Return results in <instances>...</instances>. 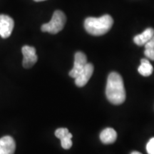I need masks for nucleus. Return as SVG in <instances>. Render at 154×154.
Masks as SVG:
<instances>
[{"mask_svg": "<svg viewBox=\"0 0 154 154\" xmlns=\"http://www.w3.org/2000/svg\"><path fill=\"white\" fill-rule=\"evenodd\" d=\"M113 24V18L110 15L105 14L99 18L88 17L84 21V28L89 34L101 36L106 34Z\"/></svg>", "mask_w": 154, "mask_h": 154, "instance_id": "2", "label": "nucleus"}, {"mask_svg": "<svg viewBox=\"0 0 154 154\" xmlns=\"http://www.w3.org/2000/svg\"><path fill=\"white\" fill-rule=\"evenodd\" d=\"M66 22V17L64 13L60 10H57L54 12L51 21L42 25L41 29L43 32H49L52 34H57L63 29Z\"/></svg>", "mask_w": 154, "mask_h": 154, "instance_id": "3", "label": "nucleus"}, {"mask_svg": "<svg viewBox=\"0 0 154 154\" xmlns=\"http://www.w3.org/2000/svg\"><path fill=\"white\" fill-rule=\"evenodd\" d=\"M154 36V29L153 28H147L141 34L135 36L134 42L138 46H143Z\"/></svg>", "mask_w": 154, "mask_h": 154, "instance_id": "9", "label": "nucleus"}, {"mask_svg": "<svg viewBox=\"0 0 154 154\" xmlns=\"http://www.w3.org/2000/svg\"><path fill=\"white\" fill-rule=\"evenodd\" d=\"M16 144L12 137L6 136L0 138V154H14Z\"/></svg>", "mask_w": 154, "mask_h": 154, "instance_id": "8", "label": "nucleus"}, {"mask_svg": "<svg viewBox=\"0 0 154 154\" xmlns=\"http://www.w3.org/2000/svg\"><path fill=\"white\" fill-rule=\"evenodd\" d=\"M34 1H35V2H43V1H45V0H34Z\"/></svg>", "mask_w": 154, "mask_h": 154, "instance_id": "17", "label": "nucleus"}, {"mask_svg": "<svg viewBox=\"0 0 154 154\" xmlns=\"http://www.w3.org/2000/svg\"><path fill=\"white\" fill-rule=\"evenodd\" d=\"M148 154H154V137L151 138L146 145Z\"/></svg>", "mask_w": 154, "mask_h": 154, "instance_id": "15", "label": "nucleus"}, {"mask_svg": "<svg viewBox=\"0 0 154 154\" xmlns=\"http://www.w3.org/2000/svg\"><path fill=\"white\" fill-rule=\"evenodd\" d=\"M72 134H69L67 136H64L62 138H61V145L62 146L63 149H69L72 146Z\"/></svg>", "mask_w": 154, "mask_h": 154, "instance_id": "13", "label": "nucleus"}, {"mask_svg": "<svg viewBox=\"0 0 154 154\" xmlns=\"http://www.w3.org/2000/svg\"><path fill=\"white\" fill-rule=\"evenodd\" d=\"M69 134V130L66 128H58V129L56 130L55 131V136H57L58 138H59V139H61V138L64 137V136H67Z\"/></svg>", "mask_w": 154, "mask_h": 154, "instance_id": "14", "label": "nucleus"}, {"mask_svg": "<svg viewBox=\"0 0 154 154\" xmlns=\"http://www.w3.org/2000/svg\"><path fill=\"white\" fill-rule=\"evenodd\" d=\"M87 63V57L82 51H77L74 56V67L69 72V76L76 79Z\"/></svg>", "mask_w": 154, "mask_h": 154, "instance_id": "4", "label": "nucleus"}, {"mask_svg": "<svg viewBox=\"0 0 154 154\" xmlns=\"http://www.w3.org/2000/svg\"><path fill=\"white\" fill-rule=\"evenodd\" d=\"M131 154H142V153H140V152H138V151H133Z\"/></svg>", "mask_w": 154, "mask_h": 154, "instance_id": "16", "label": "nucleus"}, {"mask_svg": "<svg viewBox=\"0 0 154 154\" xmlns=\"http://www.w3.org/2000/svg\"><path fill=\"white\" fill-rule=\"evenodd\" d=\"M144 46H145L144 54L148 59L154 61V36Z\"/></svg>", "mask_w": 154, "mask_h": 154, "instance_id": "12", "label": "nucleus"}, {"mask_svg": "<svg viewBox=\"0 0 154 154\" xmlns=\"http://www.w3.org/2000/svg\"><path fill=\"white\" fill-rule=\"evenodd\" d=\"M138 72L143 76H149L153 73V68L150 61L146 59H142L140 60V65L138 66Z\"/></svg>", "mask_w": 154, "mask_h": 154, "instance_id": "11", "label": "nucleus"}, {"mask_svg": "<svg viewBox=\"0 0 154 154\" xmlns=\"http://www.w3.org/2000/svg\"><path fill=\"white\" fill-rule=\"evenodd\" d=\"M117 138V133L112 128H106L100 134V140L104 144L114 143Z\"/></svg>", "mask_w": 154, "mask_h": 154, "instance_id": "10", "label": "nucleus"}, {"mask_svg": "<svg viewBox=\"0 0 154 154\" xmlns=\"http://www.w3.org/2000/svg\"><path fill=\"white\" fill-rule=\"evenodd\" d=\"M22 51L24 56L22 62L23 66L26 69L33 66L38 60L37 55L36 54L35 48L29 47V46H24L22 49Z\"/></svg>", "mask_w": 154, "mask_h": 154, "instance_id": "5", "label": "nucleus"}, {"mask_svg": "<svg viewBox=\"0 0 154 154\" xmlns=\"http://www.w3.org/2000/svg\"><path fill=\"white\" fill-rule=\"evenodd\" d=\"M14 26L12 18L5 14H0V36L2 38H7L11 34Z\"/></svg>", "mask_w": 154, "mask_h": 154, "instance_id": "6", "label": "nucleus"}, {"mask_svg": "<svg viewBox=\"0 0 154 154\" xmlns=\"http://www.w3.org/2000/svg\"><path fill=\"white\" fill-rule=\"evenodd\" d=\"M94 66L91 63H87L79 76L75 79V84L79 87H83L87 84L93 74Z\"/></svg>", "mask_w": 154, "mask_h": 154, "instance_id": "7", "label": "nucleus"}, {"mask_svg": "<svg viewBox=\"0 0 154 154\" xmlns=\"http://www.w3.org/2000/svg\"><path fill=\"white\" fill-rule=\"evenodd\" d=\"M106 95L107 99L114 105H120L126 100L124 81L117 72H111L108 76Z\"/></svg>", "mask_w": 154, "mask_h": 154, "instance_id": "1", "label": "nucleus"}]
</instances>
